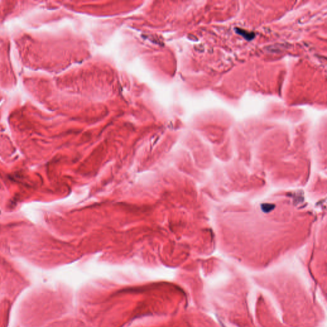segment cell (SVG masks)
<instances>
[{
  "label": "cell",
  "mask_w": 327,
  "mask_h": 327,
  "mask_svg": "<svg viewBox=\"0 0 327 327\" xmlns=\"http://www.w3.org/2000/svg\"><path fill=\"white\" fill-rule=\"evenodd\" d=\"M236 30H237L236 31H237V33H238L239 35H241L242 37H243L245 39H247L248 40H250L254 38V34L253 33H249V32H247V31L243 30L242 29H238V28L236 29Z\"/></svg>",
  "instance_id": "6da1fadb"
}]
</instances>
